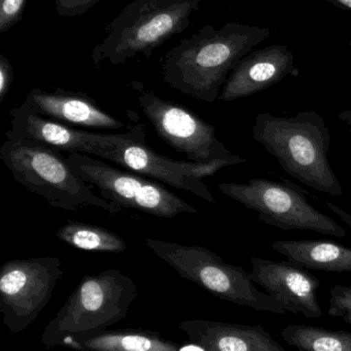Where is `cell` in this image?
Instances as JSON below:
<instances>
[{
  "instance_id": "6da1fadb",
  "label": "cell",
  "mask_w": 351,
  "mask_h": 351,
  "mask_svg": "<svg viewBox=\"0 0 351 351\" xmlns=\"http://www.w3.org/2000/svg\"><path fill=\"white\" fill-rule=\"evenodd\" d=\"M271 35L269 28L238 22L207 24L181 39L162 61L163 80L173 90L214 103L235 66Z\"/></svg>"
},
{
  "instance_id": "7a4b0ae2",
  "label": "cell",
  "mask_w": 351,
  "mask_h": 351,
  "mask_svg": "<svg viewBox=\"0 0 351 351\" xmlns=\"http://www.w3.org/2000/svg\"><path fill=\"white\" fill-rule=\"evenodd\" d=\"M251 134L286 174L317 191L342 196L341 183L328 160L329 128L315 111H301L292 117L260 113Z\"/></svg>"
},
{
  "instance_id": "3957f363",
  "label": "cell",
  "mask_w": 351,
  "mask_h": 351,
  "mask_svg": "<svg viewBox=\"0 0 351 351\" xmlns=\"http://www.w3.org/2000/svg\"><path fill=\"white\" fill-rule=\"evenodd\" d=\"M201 0H133L105 29L106 36L92 51L99 67L103 61L120 65L152 51L189 27Z\"/></svg>"
},
{
  "instance_id": "277c9868",
  "label": "cell",
  "mask_w": 351,
  "mask_h": 351,
  "mask_svg": "<svg viewBox=\"0 0 351 351\" xmlns=\"http://www.w3.org/2000/svg\"><path fill=\"white\" fill-rule=\"evenodd\" d=\"M0 158L19 184L43 196L53 208L74 212L91 206L109 214L122 210L96 195L56 148L30 140H6Z\"/></svg>"
},
{
  "instance_id": "5b68a950",
  "label": "cell",
  "mask_w": 351,
  "mask_h": 351,
  "mask_svg": "<svg viewBox=\"0 0 351 351\" xmlns=\"http://www.w3.org/2000/svg\"><path fill=\"white\" fill-rule=\"evenodd\" d=\"M130 276L117 269L84 276L41 335L47 350L65 338L104 331L123 321L137 297Z\"/></svg>"
},
{
  "instance_id": "8992f818",
  "label": "cell",
  "mask_w": 351,
  "mask_h": 351,
  "mask_svg": "<svg viewBox=\"0 0 351 351\" xmlns=\"http://www.w3.org/2000/svg\"><path fill=\"white\" fill-rule=\"evenodd\" d=\"M82 154L109 160L131 172L191 192L210 204H214L216 198L204 183V178L212 177L227 167L247 162L236 154L210 164L171 160L146 145L144 125H135L127 133L103 134L98 141L84 146Z\"/></svg>"
},
{
  "instance_id": "52a82bcc",
  "label": "cell",
  "mask_w": 351,
  "mask_h": 351,
  "mask_svg": "<svg viewBox=\"0 0 351 351\" xmlns=\"http://www.w3.org/2000/svg\"><path fill=\"white\" fill-rule=\"evenodd\" d=\"M146 245L181 278L222 300L264 313H286L280 301L256 288L243 268L227 263L206 247L152 239H146Z\"/></svg>"
},
{
  "instance_id": "ba28073f",
  "label": "cell",
  "mask_w": 351,
  "mask_h": 351,
  "mask_svg": "<svg viewBox=\"0 0 351 351\" xmlns=\"http://www.w3.org/2000/svg\"><path fill=\"white\" fill-rule=\"evenodd\" d=\"M218 189L249 210L262 222L284 231L308 230L346 237V229L309 202L305 190L288 180L282 182L257 178L247 183H220Z\"/></svg>"
},
{
  "instance_id": "9c48e42d",
  "label": "cell",
  "mask_w": 351,
  "mask_h": 351,
  "mask_svg": "<svg viewBox=\"0 0 351 351\" xmlns=\"http://www.w3.org/2000/svg\"><path fill=\"white\" fill-rule=\"evenodd\" d=\"M68 164L86 183L94 186L101 197L123 208H134L161 218L197 214L195 206L172 193L158 181L109 166L84 154H68Z\"/></svg>"
},
{
  "instance_id": "30bf717a",
  "label": "cell",
  "mask_w": 351,
  "mask_h": 351,
  "mask_svg": "<svg viewBox=\"0 0 351 351\" xmlns=\"http://www.w3.org/2000/svg\"><path fill=\"white\" fill-rule=\"evenodd\" d=\"M58 257L14 259L0 268V313L12 335L25 331L49 303L63 276Z\"/></svg>"
},
{
  "instance_id": "8fae6325",
  "label": "cell",
  "mask_w": 351,
  "mask_h": 351,
  "mask_svg": "<svg viewBox=\"0 0 351 351\" xmlns=\"http://www.w3.org/2000/svg\"><path fill=\"white\" fill-rule=\"evenodd\" d=\"M138 102L157 135L190 162L210 164L235 156L218 139L216 128L191 109L152 92L141 93Z\"/></svg>"
},
{
  "instance_id": "7c38bea8",
  "label": "cell",
  "mask_w": 351,
  "mask_h": 351,
  "mask_svg": "<svg viewBox=\"0 0 351 351\" xmlns=\"http://www.w3.org/2000/svg\"><path fill=\"white\" fill-rule=\"evenodd\" d=\"M249 278L280 301L286 311L307 319L323 315L317 300L321 282L304 267L291 261H272L253 257Z\"/></svg>"
},
{
  "instance_id": "4fadbf2b",
  "label": "cell",
  "mask_w": 351,
  "mask_h": 351,
  "mask_svg": "<svg viewBox=\"0 0 351 351\" xmlns=\"http://www.w3.org/2000/svg\"><path fill=\"white\" fill-rule=\"evenodd\" d=\"M300 75L288 45H274L253 51L239 61L223 86L218 100L232 102L253 96L286 76Z\"/></svg>"
},
{
  "instance_id": "5bb4252c",
  "label": "cell",
  "mask_w": 351,
  "mask_h": 351,
  "mask_svg": "<svg viewBox=\"0 0 351 351\" xmlns=\"http://www.w3.org/2000/svg\"><path fill=\"white\" fill-rule=\"evenodd\" d=\"M21 106L70 127L106 130L127 127L125 123L101 108L92 97L84 92H71L63 88L45 92L41 88H32Z\"/></svg>"
},
{
  "instance_id": "9a60e30c",
  "label": "cell",
  "mask_w": 351,
  "mask_h": 351,
  "mask_svg": "<svg viewBox=\"0 0 351 351\" xmlns=\"http://www.w3.org/2000/svg\"><path fill=\"white\" fill-rule=\"evenodd\" d=\"M179 328L205 351H286L262 326L188 319Z\"/></svg>"
},
{
  "instance_id": "2e32d148",
  "label": "cell",
  "mask_w": 351,
  "mask_h": 351,
  "mask_svg": "<svg viewBox=\"0 0 351 351\" xmlns=\"http://www.w3.org/2000/svg\"><path fill=\"white\" fill-rule=\"evenodd\" d=\"M10 119L12 128L6 132L8 140H30L67 154H82L84 146L103 136L58 123L22 106L10 110Z\"/></svg>"
},
{
  "instance_id": "e0dca14e",
  "label": "cell",
  "mask_w": 351,
  "mask_h": 351,
  "mask_svg": "<svg viewBox=\"0 0 351 351\" xmlns=\"http://www.w3.org/2000/svg\"><path fill=\"white\" fill-rule=\"evenodd\" d=\"M61 348L76 351H179L181 346L150 330H104L67 337Z\"/></svg>"
},
{
  "instance_id": "ac0fdd59",
  "label": "cell",
  "mask_w": 351,
  "mask_h": 351,
  "mask_svg": "<svg viewBox=\"0 0 351 351\" xmlns=\"http://www.w3.org/2000/svg\"><path fill=\"white\" fill-rule=\"evenodd\" d=\"M272 249L306 269L351 272V247L327 239L278 241Z\"/></svg>"
},
{
  "instance_id": "d6986e66",
  "label": "cell",
  "mask_w": 351,
  "mask_h": 351,
  "mask_svg": "<svg viewBox=\"0 0 351 351\" xmlns=\"http://www.w3.org/2000/svg\"><path fill=\"white\" fill-rule=\"evenodd\" d=\"M56 237L66 245L93 253H123L127 243L119 235L98 225L69 220L57 231Z\"/></svg>"
},
{
  "instance_id": "ffe728a7",
  "label": "cell",
  "mask_w": 351,
  "mask_h": 351,
  "mask_svg": "<svg viewBox=\"0 0 351 351\" xmlns=\"http://www.w3.org/2000/svg\"><path fill=\"white\" fill-rule=\"evenodd\" d=\"M288 346L299 351H351V333L307 325H288L282 331Z\"/></svg>"
},
{
  "instance_id": "44dd1931",
  "label": "cell",
  "mask_w": 351,
  "mask_h": 351,
  "mask_svg": "<svg viewBox=\"0 0 351 351\" xmlns=\"http://www.w3.org/2000/svg\"><path fill=\"white\" fill-rule=\"evenodd\" d=\"M330 317L342 319L351 326V286L333 287L330 290Z\"/></svg>"
},
{
  "instance_id": "7402d4cb",
  "label": "cell",
  "mask_w": 351,
  "mask_h": 351,
  "mask_svg": "<svg viewBox=\"0 0 351 351\" xmlns=\"http://www.w3.org/2000/svg\"><path fill=\"white\" fill-rule=\"evenodd\" d=\"M28 0H0V33H5L22 20Z\"/></svg>"
},
{
  "instance_id": "603a6c76",
  "label": "cell",
  "mask_w": 351,
  "mask_h": 351,
  "mask_svg": "<svg viewBox=\"0 0 351 351\" xmlns=\"http://www.w3.org/2000/svg\"><path fill=\"white\" fill-rule=\"evenodd\" d=\"M99 0H55L56 10L63 18L86 14Z\"/></svg>"
},
{
  "instance_id": "cb8c5ba5",
  "label": "cell",
  "mask_w": 351,
  "mask_h": 351,
  "mask_svg": "<svg viewBox=\"0 0 351 351\" xmlns=\"http://www.w3.org/2000/svg\"><path fill=\"white\" fill-rule=\"evenodd\" d=\"M12 80L14 71L12 65L3 55H0V103L3 102L4 98L8 96Z\"/></svg>"
},
{
  "instance_id": "d4e9b609",
  "label": "cell",
  "mask_w": 351,
  "mask_h": 351,
  "mask_svg": "<svg viewBox=\"0 0 351 351\" xmlns=\"http://www.w3.org/2000/svg\"><path fill=\"white\" fill-rule=\"evenodd\" d=\"M325 204L326 206H327L328 208L332 210V212H334L336 215H338V216H339L340 218H341L342 220H343L344 222H346V224H348V226H350L351 228V216L350 214H348L346 210H342V208H340L339 206H336V204H332V202H325Z\"/></svg>"
},
{
  "instance_id": "484cf974",
  "label": "cell",
  "mask_w": 351,
  "mask_h": 351,
  "mask_svg": "<svg viewBox=\"0 0 351 351\" xmlns=\"http://www.w3.org/2000/svg\"><path fill=\"white\" fill-rule=\"evenodd\" d=\"M326 1L331 2L334 5L342 8V10H350L351 12V0H326Z\"/></svg>"
},
{
  "instance_id": "4316f807",
  "label": "cell",
  "mask_w": 351,
  "mask_h": 351,
  "mask_svg": "<svg viewBox=\"0 0 351 351\" xmlns=\"http://www.w3.org/2000/svg\"><path fill=\"white\" fill-rule=\"evenodd\" d=\"M350 45L351 47V38L350 40ZM339 119H341L344 123H348V127H350V139H351V110H346L343 112L340 113Z\"/></svg>"
}]
</instances>
